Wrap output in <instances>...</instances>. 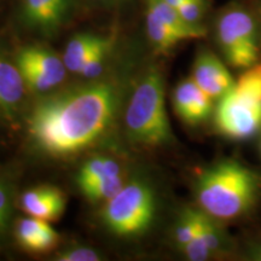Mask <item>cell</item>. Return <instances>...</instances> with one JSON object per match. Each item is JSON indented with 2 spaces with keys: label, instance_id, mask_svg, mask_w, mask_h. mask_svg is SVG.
Instances as JSON below:
<instances>
[{
  "label": "cell",
  "instance_id": "5bb4252c",
  "mask_svg": "<svg viewBox=\"0 0 261 261\" xmlns=\"http://www.w3.org/2000/svg\"><path fill=\"white\" fill-rule=\"evenodd\" d=\"M146 10L161 19L167 27L172 29L175 34L180 38L181 41L191 40V39H200L205 35V29L200 25L189 24L184 21L178 10L166 3L165 0H146Z\"/></svg>",
  "mask_w": 261,
  "mask_h": 261
},
{
  "label": "cell",
  "instance_id": "8992f818",
  "mask_svg": "<svg viewBox=\"0 0 261 261\" xmlns=\"http://www.w3.org/2000/svg\"><path fill=\"white\" fill-rule=\"evenodd\" d=\"M215 34L227 63L234 68L252 67L260 55V38L254 16L241 6H230L219 15Z\"/></svg>",
  "mask_w": 261,
  "mask_h": 261
},
{
  "label": "cell",
  "instance_id": "9a60e30c",
  "mask_svg": "<svg viewBox=\"0 0 261 261\" xmlns=\"http://www.w3.org/2000/svg\"><path fill=\"white\" fill-rule=\"evenodd\" d=\"M123 174V169L116 160L108 156H94L83 165L76 177V184L79 189L103 180V179L117 177Z\"/></svg>",
  "mask_w": 261,
  "mask_h": 261
},
{
  "label": "cell",
  "instance_id": "2e32d148",
  "mask_svg": "<svg viewBox=\"0 0 261 261\" xmlns=\"http://www.w3.org/2000/svg\"><path fill=\"white\" fill-rule=\"evenodd\" d=\"M104 40L106 38L87 34V33L74 35L67 44L63 55V62L68 71L79 74L85 61L89 58L94 48L99 46Z\"/></svg>",
  "mask_w": 261,
  "mask_h": 261
},
{
  "label": "cell",
  "instance_id": "277c9868",
  "mask_svg": "<svg viewBox=\"0 0 261 261\" xmlns=\"http://www.w3.org/2000/svg\"><path fill=\"white\" fill-rule=\"evenodd\" d=\"M215 125L221 135L232 140H247L261 129V63L247 68L220 98Z\"/></svg>",
  "mask_w": 261,
  "mask_h": 261
},
{
  "label": "cell",
  "instance_id": "e0dca14e",
  "mask_svg": "<svg viewBox=\"0 0 261 261\" xmlns=\"http://www.w3.org/2000/svg\"><path fill=\"white\" fill-rule=\"evenodd\" d=\"M198 226H200V233L203 237L205 244L214 256L231 252L232 241L226 231L220 227L219 220L205 214L200 208H198Z\"/></svg>",
  "mask_w": 261,
  "mask_h": 261
},
{
  "label": "cell",
  "instance_id": "d4e9b609",
  "mask_svg": "<svg viewBox=\"0 0 261 261\" xmlns=\"http://www.w3.org/2000/svg\"><path fill=\"white\" fill-rule=\"evenodd\" d=\"M60 261H98L102 256L89 247H74L60 253L56 257Z\"/></svg>",
  "mask_w": 261,
  "mask_h": 261
},
{
  "label": "cell",
  "instance_id": "5b68a950",
  "mask_svg": "<svg viewBox=\"0 0 261 261\" xmlns=\"http://www.w3.org/2000/svg\"><path fill=\"white\" fill-rule=\"evenodd\" d=\"M155 215V190L146 180L133 179L106 202L100 218L113 234L132 238L145 233L154 223Z\"/></svg>",
  "mask_w": 261,
  "mask_h": 261
},
{
  "label": "cell",
  "instance_id": "7a4b0ae2",
  "mask_svg": "<svg viewBox=\"0 0 261 261\" xmlns=\"http://www.w3.org/2000/svg\"><path fill=\"white\" fill-rule=\"evenodd\" d=\"M261 177L234 160H224L201 172L195 182L198 207L219 221L246 215L255 205Z\"/></svg>",
  "mask_w": 261,
  "mask_h": 261
},
{
  "label": "cell",
  "instance_id": "ba28073f",
  "mask_svg": "<svg viewBox=\"0 0 261 261\" xmlns=\"http://www.w3.org/2000/svg\"><path fill=\"white\" fill-rule=\"evenodd\" d=\"M213 98L208 96L194 79L182 80L173 93V107L181 121L197 126L207 121L213 112Z\"/></svg>",
  "mask_w": 261,
  "mask_h": 261
},
{
  "label": "cell",
  "instance_id": "484cf974",
  "mask_svg": "<svg viewBox=\"0 0 261 261\" xmlns=\"http://www.w3.org/2000/svg\"><path fill=\"white\" fill-rule=\"evenodd\" d=\"M246 259L253 261H261V242L248 247L246 252Z\"/></svg>",
  "mask_w": 261,
  "mask_h": 261
},
{
  "label": "cell",
  "instance_id": "ffe728a7",
  "mask_svg": "<svg viewBox=\"0 0 261 261\" xmlns=\"http://www.w3.org/2000/svg\"><path fill=\"white\" fill-rule=\"evenodd\" d=\"M198 210L187 208L179 215L174 227V241L179 248L184 247L197 234Z\"/></svg>",
  "mask_w": 261,
  "mask_h": 261
},
{
  "label": "cell",
  "instance_id": "7402d4cb",
  "mask_svg": "<svg viewBox=\"0 0 261 261\" xmlns=\"http://www.w3.org/2000/svg\"><path fill=\"white\" fill-rule=\"evenodd\" d=\"M14 210V188L5 178H0V240L8 232Z\"/></svg>",
  "mask_w": 261,
  "mask_h": 261
},
{
  "label": "cell",
  "instance_id": "6da1fadb",
  "mask_svg": "<svg viewBox=\"0 0 261 261\" xmlns=\"http://www.w3.org/2000/svg\"><path fill=\"white\" fill-rule=\"evenodd\" d=\"M121 90L113 79H91L47 94L33 107L28 135L35 148L54 158L83 151L115 121Z\"/></svg>",
  "mask_w": 261,
  "mask_h": 261
},
{
  "label": "cell",
  "instance_id": "8fae6325",
  "mask_svg": "<svg viewBox=\"0 0 261 261\" xmlns=\"http://www.w3.org/2000/svg\"><path fill=\"white\" fill-rule=\"evenodd\" d=\"M15 236L19 246L27 252L35 254L50 252L60 242V234L48 221L29 215L17 221Z\"/></svg>",
  "mask_w": 261,
  "mask_h": 261
},
{
  "label": "cell",
  "instance_id": "83f0119b",
  "mask_svg": "<svg viewBox=\"0 0 261 261\" xmlns=\"http://www.w3.org/2000/svg\"><path fill=\"white\" fill-rule=\"evenodd\" d=\"M165 2L168 3L169 5H172L173 8H178V6L180 5L182 2H185V0H165Z\"/></svg>",
  "mask_w": 261,
  "mask_h": 261
},
{
  "label": "cell",
  "instance_id": "3957f363",
  "mask_svg": "<svg viewBox=\"0 0 261 261\" xmlns=\"http://www.w3.org/2000/svg\"><path fill=\"white\" fill-rule=\"evenodd\" d=\"M129 142L146 148L171 144L174 140L166 112L165 83L161 71L150 67L137 81L125 114Z\"/></svg>",
  "mask_w": 261,
  "mask_h": 261
},
{
  "label": "cell",
  "instance_id": "cb8c5ba5",
  "mask_svg": "<svg viewBox=\"0 0 261 261\" xmlns=\"http://www.w3.org/2000/svg\"><path fill=\"white\" fill-rule=\"evenodd\" d=\"M180 250L185 257L191 261H205L214 256L210 248L205 244L202 234L200 233V226H198L197 234L188 244L181 247Z\"/></svg>",
  "mask_w": 261,
  "mask_h": 261
},
{
  "label": "cell",
  "instance_id": "44dd1931",
  "mask_svg": "<svg viewBox=\"0 0 261 261\" xmlns=\"http://www.w3.org/2000/svg\"><path fill=\"white\" fill-rule=\"evenodd\" d=\"M110 46H112V41L109 39H106L99 46L94 48L89 58L85 61L77 75H81V76H84L87 80L99 77L103 73L104 67H106L108 55L110 52Z\"/></svg>",
  "mask_w": 261,
  "mask_h": 261
},
{
  "label": "cell",
  "instance_id": "9c48e42d",
  "mask_svg": "<svg viewBox=\"0 0 261 261\" xmlns=\"http://www.w3.org/2000/svg\"><path fill=\"white\" fill-rule=\"evenodd\" d=\"M192 79L213 99H220L234 86L230 71L213 52L203 50L196 57Z\"/></svg>",
  "mask_w": 261,
  "mask_h": 261
},
{
  "label": "cell",
  "instance_id": "d6986e66",
  "mask_svg": "<svg viewBox=\"0 0 261 261\" xmlns=\"http://www.w3.org/2000/svg\"><path fill=\"white\" fill-rule=\"evenodd\" d=\"M127 182L125 175H117L103 179V180L96 182V184L90 185L84 189H80L83 195L87 200L93 202V203H99V202H108L115 196L123 188Z\"/></svg>",
  "mask_w": 261,
  "mask_h": 261
},
{
  "label": "cell",
  "instance_id": "30bf717a",
  "mask_svg": "<svg viewBox=\"0 0 261 261\" xmlns=\"http://www.w3.org/2000/svg\"><path fill=\"white\" fill-rule=\"evenodd\" d=\"M19 205L29 217L52 221L63 214L65 195L56 187L41 185L24 191L19 197Z\"/></svg>",
  "mask_w": 261,
  "mask_h": 261
},
{
  "label": "cell",
  "instance_id": "4fadbf2b",
  "mask_svg": "<svg viewBox=\"0 0 261 261\" xmlns=\"http://www.w3.org/2000/svg\"><path fill=\"white\" fill-rule=\"evenodd\" d=\"M18 65H29L42 71L48 77L60 85L67 76V67L62 58L55 52L40 46H29L22 48L17 55Z\"/></svg>",
  "mask_w": 261,
  "mask_h": 261
},
{
  "label": "cell",
  "instance_id": "52a82bcc",
  "mask_svg": "<svg viewBox=\"0 0 261 261\" xmlns=\"http://www.w3.org/2000/svg\"><path fill=\"white\" fill-rule=\"evenodd\" d=\"M77 0H22L21 17L29 31L54 37L73 17Z\"/></svg>",
  "mask_w": 261,
  "mask_h": 261
},
{
  "label": "cell",
  "instance_id": "7c38bea8",
  "mask_svg": "<svg viewBox=\"0 0 261 261\" xmlns=\"http://www.w3.org/2000/svg\"><path fill=\"white\" fill-rule=\"evenodd\" d=\"M25 83L18 65L0 55V113L15 119L25 94Z\"/></svg>",
  "mask_w": 261,
  "mask_h": 261
},
{
  "label": "cell",
  "instance_id": "ac0fdd59",
  "mask_svg": "<svg viewBox=\"0 0 261 261\" xmlns=\"http://www.w3.org/2000/svg\"><path fill=\"white\" fill-rule=\"evenodd\" d=\"M146 34L152 47L161 54L172 50L181 41L171 28L149 10H146Z\"/></svg>",
  "mask_w": 261,
  "mask_h": 261
},
{
  "label": "cell",
  "instance_id": "4316f807",
  "mask_svg": "<svg viewBox=\"0 0 261 261\" xmlns=\"http://www.w3.org/2000/svg\"><path fill=\"white\" fill-rule=\"evenodd\" d=\"M94 4L103 6V8H113V6L120 5L122 3L127 2V0H92Z\"/></svg>",
  "mask_w": 261,
  "mask_h": 261
},
{
  "label": "cell",
  "instance_id": "603a6c76",
  "mask_svg": "<svg viewBox=\"0 0 261 261\" xmlns=\"http://www.w3.org/2000/svg\"><path fill=\"white\" fill-rule=\"evenodd\" d=\"M175 9L178 10L182 19L187 21L189 24L200 27L205 10H207V2L205 0H185Z\"/></svg>",
  "mask_w": 261,
  "mask_h": 261
}]
</instances>
